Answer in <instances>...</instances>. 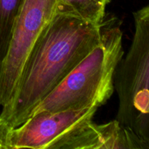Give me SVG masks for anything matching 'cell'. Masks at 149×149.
<instances>
[{
  "instance_id": "ba28073f",
  "label": "cell",
  "mask_w": 149,
  "mask_h": 149,
  "mask_svg": "<svg viewBox=\"0 0 149 149\" xmlns=\"http://www.w3.org/2000/svg\"><path fill=\"white\" fill-rule=\"evenodd\" d=\"M23 0H0V63L7 52L13 23Z\"/></svg>"
},
{
  "instance_id": "9c48e42d",
  "label": "cell",
  "mask_w": 149,
  "mask_h": 149,
  "mask_svg": "<svg viewBox=\"0 0 149 149\" xmlns=\"http://www.w3.org/2000/svg\"><path fill=\"white\" fill-rule=\"evenodd\" d=\"M13 128L6 119L0 116V149H10V134Z\"/></svg>"
},
{
  "instance_id": "7a4b0ae2",
  "label": "cell",
  "mask_w": 149,
  "mask_h": 149,
  "mask_svg": "<svg viewBox=\"0 0 149 149\" xmlns=\"http://www.w3.org/2000/svg\"><path fill=\"white\" fill-rule=\"evenodd\" d=\"M122 36L120 21L105 15L99 45L40 102L31 115L106 104L114 91L115 68L125 54Z\"/></svg>"
},
{
  "instance_id": "52a82bcc",
  "label": "cell",
  "mask_w": 149,
  "mask_h": 149,
  "mask_svg": "<svg viewBox=\"0 0 149 149\" xmlns=\"http://www.w3.org/2000/svg\"><path fill=\"white\" fill-rule=\"evenodd\" d=\"M111 0H56L57 13L79 17L94 24H100L106 15Z\"/></svg>"
},
{
  "instance_id": "5b68a950",
  "label": "cell",
  "mask_w": 149,
  "mask_h": 149,
  "mask_svg": "<svg viewBox=\"0 0 149 149\" xmlns=\"http://www.w3.org/2000/svg\"><path fill=\"white\" fill-rule=\"evenodd\" d=\"M98 108L33 113L14 127L10 134V149H49L52 143L77 124L93 119Z\"/></svg>"
},
{
  "instance_id": "8992f818",
  "label": "cell",
  "mask_w": 149,
  "mask_h": 149,
  "mask_svg": "<svg viewBox=\"0 0 149 149\" xmlns=\"http://www.w3.org/2000/svg\"><path fill=\"white\" fill-rule=\"evenodd\" d=\"M49 149H149V144L116 119L103 125L88 119L65 132Z\"/></svg>"
},
{
  "instance_id": "6da1fadb",
  "label": "cell",
  "mask_w": 149,
  "mask_h": 149,
  "mask_svg": "<svg viewBox=\"0 0 149 149\" xmlns=\"http://www.w3.org/2000/svg\"><path fill=\"white\" fill-rule=\"evenodd\" d=\"M101 24L56 13L35 44L14 97L0 116L13 127L27 120L36 106L100 42Z\"/></svg>"
},
{
  "instance_id": "277c9868",
  "label": "cell",
  "mask_w": 149,
  "mask_h": 149,
  "mask_svg": "<svg viewBox=\"0 0 149 149\" xmlns=\"http://www.w3.org/2000/svg\"><path fill=\"white\" fill-rule=\"evenodd\" d=\"M57 13L56 0H23L13 23L7 52L0 63V106L14 97L26 61Z\"/></svg>"
},
{
  "instance_id": "3957f363",
  "label": "cell",
  "mask_w": 149,
  "mask_h": 149,
  "mask_svg": "<svg viewBox=\"0 0 149 149\" xmlns=\"http://www.w3.org/2000/svg\"><path fill=\"white\" fill-rule=\"evenodd\" d=\"M132 15V41L113 74V88L119 98L115 119L149 144V6Z\"/></svg>"
}]
</instances>
